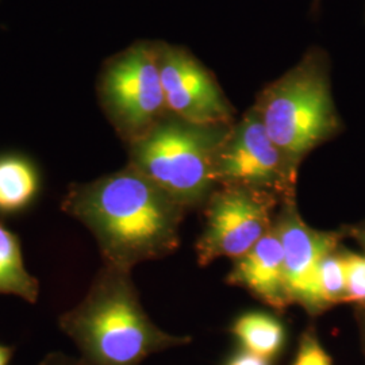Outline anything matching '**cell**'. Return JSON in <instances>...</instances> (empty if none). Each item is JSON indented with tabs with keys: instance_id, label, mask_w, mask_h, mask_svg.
I'll return each mask as SVG.
<instances>
[{
	"instance_id": "obj_18",
	"label": "cell",
	"mask_w": 365,
	"mask_h": 365,
	"mask_svg": "<svg viewBox=\"0 0 365 365\" xmlns=\"http://www.w3.org/2000/svg\"><path fill=\"white\" fill-rule=\"evenodd\" d=\"M342 230L346 238H352L353 241L357 242V245L361 248L365 255V221L342 226Z\"/></svg>"
},
{
	"instance_id": "obj_21",
	"label": "cell",
	"mask_w": 365,
	"mask_h": 365,
	"mask_svg": "<svg viewBox=\"0 0 365 365\" xmlns=\"http://www.w3.org/2000/svg\"><path fill=\"white\" fill-rule=\"evenodd\" d=\"M15 348L0 344V365H10L13 360Z\"/></svg>"
},
{
	"instance_id": "obj_14",
	"label": "cell",
	"mask_w": 365,
	"mask_h": 365,
	"mask_svg": "<svg viewBox=\"0 0 365 365\" xmlns=\"http://www.w3.org/2000/svg\"><path fill=\"white\" fill-rule=\"evenodd\" d=\"M318 291L327 312L334 306L345 304L346 274L342 244L329 252L321 261L318 268Z\"/></svg>"
},
{
	"instance_id": "obj_9",
	"label": "cell",
	"mask_w": 365,
	"mask_h": 365,
	"mask_svg": "<svg viewBox=\"0 0 365 365\" xmlns=\"http://www.w3.org/2000/svg\"><path fill=\"white\" fill-rule=\"evenodd\" d=\"M274 229L283 247L292 304L300 306L310 317L327 313L318 291V268L327 253L346 238L342 227L339 230L314 229L302 220L297 199H291L279 206Z\"/></svg>"
},
{
	"instance_id": "obj_6",
	"label": "cell",
	"mask_w": 365,
	"mask_h": 365,
	"mask_svg": "<svg viewBox=\"0 0 365 365\" xmlns=\"http://www.w3.org/2000/svg\"><path fill=\"white\" fill-rule=\"evenodd\" d=\"M214 179L218 187H244L279 199H297L298 170L265 130L253 106L235 119L217 152Z\"/></svg>"
},
{
	"instance_id": "obj_22",
	"label": "cell",
	"mask_w": 365,
	"mask_h": 365,
	"mask_svg": "<svg viewBox=\"0 0 365 365\" xmlns=\"http://www.w3.org/2000/svg\"><path fill=\"white\" fill-rule=\"evenodd\" d=\"M319 1H321V0H313V4H312V11H313V13L318 11V9H319Z\"/></svg>"
},
{
	"instance_id": "obj_8",
	"label": "cell",
	"mask_w": 365,
	"mask_h": 365,
	"mask_svg": "<svg viewBox=\"0 0 365 365\" xmlns=\"http://www.w3.org/2000/svg\"><path fill=\"white\" fill-rule=\"evenodd\" d=\"M157 60L168 111L195 123H233L235 106L214 72L182 45L156 41Z\"/></svg>"
},
{
	"instance_id": "obj_7",
	"label": "cell",
	"mask_w": 365,
	"mask_h": 365,
	"mask_svg": "<svg viewBox=\"0 0 365 365\" xmlns=\"http://www.w3.org/2000/svg\"><path fill=\"white\" fill-rule=\"evenodd\" d=\"M282 202L244 187H217L205 207V226L196 242L199 265L218 259L237 260L274 229Z\"/></svg>"
},
{
	"instance_id": "obj_12",
	"label": "cell",
	"mask_w": 365,
	"mask_h": 365,
	"mask_svg": "<svg viewBox=\"0 0 365 365\" xmlns=\"http://www.w3.org/2000/svg\"><path fill=\"white\" fill-rule=\"evenodd\" d=\"M0 295L37 303L39 280L27 271L19 237L0 221Z\"/></svg>"
},
{
	"instance_id": "obj_2",
	"label": "cell",
	"mask_w": 365,
	"mask_h": 365,
	"mask_svg": "<svg viewBox=\"0 0 365 365\" xmlns=\"http://www.w3.org/2000/svg\"><path fill=\"white\" fill-rule=\"evenodd\" d=\"M58 327L75 342L83 365H141L148 357L187 346L145 312L131 272L102 265L84 298L61 314Z\"/></svg>"
},
{
	"instance_id": "obj_4",
	"label": "cell",
	"mask_w": 365,
	"mask_h": 365,
	"mask_svg": "<svg viewBox=\"0 0 365 365\" xmlns=\"http://www.w3.org/2000/svg\"><path fill=\"white\" fill-rule=\"evenodd\" d=\"M233 123H195L168 114L144 137L126 145L128 164L182 209L203 207L218 187L215 156Z\"/></svg>"
},
{
	"instance_id": "obj_1",
	"label": "cell",
	"mask_w": 365,
	"mask_h": 365,
	"mask_svg": "<svg viewBox=\"0 0 365 365\" xmlns=\"http://www.w3.org/2000/svg\"><path fill=\"white\" fill-rule=\"evenodd\" d=\"M61 210L91 232L103 265L129 272L179 249L187 214L129 164L91 182L71 184Z\"/></svg>"
},
{
	"instance_id": "obj_20",
	"label": "cell",
	"mask_w": 365,
	"mask_h": 365,
	"mask_svg": "<svg viewBox=\"0 0 365 365\" xmlns=\"http://www.w3.org/2000/svg\"><path fill=\"white\" fill-rule=\"evenodd\" d=\"M354 314H356V321H357V327H359L361 352H363L365 360V310H356Z\"/></svg>"
},
{
	"instance_id": "obj_5",
	"label": "cell",
	"mask_w": 365,
	"mask_h": 365,
	"mask_svg": "<svg viewBox=\"0 0 365 365\" xmlns=\"http://www.w3.org/2000/svg\"><path fill=\"white\" fill-rule=\"evenodd\" d=\"M98 101L126 145L170 114L157 60L156 41H137L107 58L96 84Z\"/></svg>"
},
{
	"instance_id": "obj_19",
	"label": "cell",
	"mask_w": 365,
	"mask_h": 365,
	"mask_svg": "<svg viewBox=\"0 0 365 365\" xmlns=\"http://www.w3.org/2000/svg\"><path fill=\"white\" fill-rule=\"evenodd\" d=\"M38 365H83L80 359H75L63 352L48 353Z\"/></svg>"
},
{
	"instance_id": "obj_17",
	"label": "cell",
	"mask_w": 365,
	"mask_h": 365,
	"mask_svg": "<svg viewBox=\"0 0 365 365\" xmlns=\"http://www.w3.org/2000/svg\"><path fill=\"white\" fill-rule=\"evenodd\" d=\"M225 365H271V361L262 359L255 353L241 349L232 354Z\"/></svg>"
},
{
	"instance_id": "obj_15",
	"label": "cell",
	"mask_w": 365,
	"mask_h": 365,
	"mask_svg": "<svg viewBox=\"0 0 365 365\" xmlns=\"http://www.w3.org/2000/svg\"><path fill=\"white\" fill-rule=\"evenodd\" d=\"M344 264L346 274L345 304H352L356 310H365V255L344 248Z\"/></svg>"
},
{
	"instance_id": "obj_13",
	"label": "cell",
	"mask_w": 365,
	"mask_h": 365,
	"mask_svg": "<svg viewBox=\"0 0 365 365\" xmlns=\"http://www.w3.org/2000/svg\"><path fill=\"white\" fill-rule=\"evenodd\" d=\"M230 333L240 342L241 349L255 353L272 361L286 345V327L271 314H242L230 327Z\"/></svg>"
},
{
	"instance_id": "obj_10",
	"label": "cell",
	"mask_w": 365,
	"mask_h": 365,
	"mask_svg": "<svg viewBox=\"0 0 365 365\" xmlns=\"http://www.w3.org/2000/svg\"><path fill=\"white\" fill-rule=\"evenodd\" d=\"M226 283L245 288L276 312H284L292 306L284 269L283 247L274 229L264 235L244 256L235 260Z\"/></svg>"
},
{
	"instance_id": "obj_16",
	"label": "cell",
	"mask_w": 365,
	"mask_h": 365,
	"mask_svg": "<svg viewBox=\"0 0 365 365\" xmlns=\"http://www.w3.org/2000/svg\"><path fill=\"white\" fill-rule=\"evenodd\" d=\"M291 365H334L333 359L322 345L313 327L300 334L294 361Z\"/></svg>"
},
{
	"instance_id": "obj_11",
	"label": "cell",
	"mask_w": 365,
	"mask_h": 365,
	"mask_svg": "<svg viewBox=\"0 0 365 365\" xmlns=\"http://www.w3.org/2000/svg\"><path fill=\"white\" fill-rule=\"evenodd\" d=\"M41 173L33 160L19 153L0 155V217L30 209L41 192Z\"/></svg>"
},
{
	"instance_id": "obj_3",
	"label": "cell",
	"mask_w": 365,
	"mask_h": 365,
	"mask_svg": "<svg viewBox=\"0 0 365 365\" xmlns=\"http://www.w3.org/2000/svg\"><path fill=\"white\" fill-rule=\"evenodd\" d=\"M252 106L298 172L306 157L345 129L331 91L330 56L321 46H310L295 66L265 84Z\"/></svg>"
}]
</instances>
